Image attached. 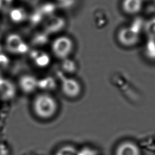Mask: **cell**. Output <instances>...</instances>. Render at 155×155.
I'll use <instances>...</instances> for the list:
<instances>
[{"mask_svg":"<svg viewBox=\"0 0 155 155\" xmlns=\"http://www.w3.org/2000/svg\"><path fill=\"white\" fill-rule=\"evenodd\" d=\"M32 109L35 114L41 119H49L57 113L58 105L53 96L42 93L37 95L33 101Z\"/></svg>","mask_w":155,"mask_h":155,"instance_id":"6da1fadb","label":"cell"},{"mask_svg":"<svg viewBox=\"0 0 155 155\" xmlns=\"http://www.w3.org/2000/svg\"><path fill=\"white\" fill-rule=\"evenodd\" d=\"M144 23L145 21L142 18H138L130 25L120 28L117 33V39L120 44L127 47L137 44L143 31Z\"/></svg>","mask_w":155,"mask_h":155,"instance_id":"7a4b0ae2","label":"cell"},{"mask_svg":"<svg viewBox=\"0 0 155 155\" xmlns=\"http://www.w3.org/2000/svg\"><path fill=\"white\" fill-rule=\"evenodd\" d=\"M73 42L67 37H61L54 41L53 44V50L54 54L59 58L68 56L72 51Z\"/></svg>","mask_w":155,"mask_h":155,"instance_id":"3957f363","label":"cell"},{"mask_svg":"<svg viewBox=\"0 0 155 155\" xmlns=\"http://www.w3.org/2000/svg\"><path fill=\"white\" fill-rule=\"evenodd\" d=\"M62 91L63 94L69 98H76L81 91L79 83L73 79H65L62 83Z\"/></svg>","mask_w":155,"mask_h":155,"instance_id":"277c9868","label":"cell"},{"mask_svg":"<svg viewBox=\"0 0 155 155\" xmlns=\"http://www.w3.org/2000/svg\"><path fill=\"white\" fill-rule=\"evenodd\" d=\"M114 155H141L139 147L131 141L121 142L116 148Z\"/></svg>","mask_w":155,"mask_h":155,"instance_id":"5b68a950","label":"cell"},{"mask_svg":"<svg viewBox=\"0 0 155 155\" xmlns=\"http://www.w3.org/2000/svg\"><path fill=\"white\" fill-rule=\"evenodd\" d=\"M143 1L142 0H123L122 8L125 13L135 15L139 13L143 8Z\"/></svg>","mask_w":155,"mask_h":155,"instance_id":"8992f818","label":"cell"},{"mask_svg":"<svg viewBox=\"0 0 155 155\" xmlns=\"http://www.w3.org/2000/svg\"><path fill=\"white\" fill-rule=\"evenodd\" d=\"M143 53L148 60L155 61V39H147L143 47Z\"/></svg>","mask_w":155,"mask_h":155,"instance_id":"52a82bcc","label":"cell"},{"mask_svg":"<svg viewBox=\"0 0 155 155\" xmlns=\"http://www.w3.org/2000/svg\"><path fill=\"white\" fill-rule=\"evenodd\" d=\"M143 32L147 39H155V16L145 21Z\"/></svg>","mask_w":155,"mask_h":155,"instance_id":"ba28073f","label":"cell"},{"mask_svg":"<svg viewBox=\"0 0 155 155\" xmlns=\"http://www.w3.org/2000/svg\"><path fill=\"white\" fill-rule=\"evenodd\" d=\"M55 155H78V150L72 146L66 145L58 150Z\"/></svg>","mask_w":155,"mask_h":155,"instance_id":"9c48e42d","label":"cell"},{"mask_svg":"<svg viewBox=\"0 0 155 155\" xmlns=\"http://www.w3.org/2000/svg\"><path fill=\"white\" fill-rule=\"evenodd\" d=\"M9 153L8 147L5 144L0 143V155H9Z\"/></svg>","mask_w":155,"mask_h":155,"instance_id":"30bf717a","label":"cell"},{"mask_svg":"<svg viewBox=\"0 0 155 155\" xmlns=\"http://www.w3.org/2000/svg\"><path fill=\"white\" fill-rule=\"evenodd\" d=\"M78 155H96L94 150L84 148L81 151H78Z\"/></svg>","mask_w":155,"mask_h":155,"instance_id":"8fae6325","label":"cell"},{"mask_svg":"<svg viewBox=\"0 0 155 155\" xmlns=\"http://www.w3.org/2000/svg\"><path fill=\"white\" fill-rule=\"evenodd\" d=\"M143 1H148V0H142Z\"/></svg>","mask_w":155,"mask_h":155,"instance_id":"7c38bea8","label":"cell"}]
</instances>
